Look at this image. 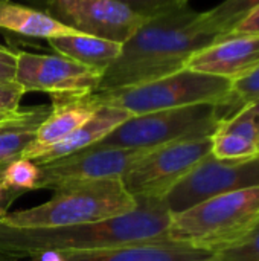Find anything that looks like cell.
Returning <instances> with one entry per match:
<instances>
[{
    "label": "cell",
    "mask_w": 259,
    "mask_h": 261,
    "mask_svg": "<svg viewBox=\"0 0 259 261\" xmlns=\"http://www.w3.org/2000/svg\"><path fill=\"white\" fill-rule=\"evenodd\" d=\"M221 35L206 12L188 5L145 20L104 70L95 92L139 86L185 69L188 60Z\"/></svg>",
    "instance_id": "obj_1"
},
{
    "label": "cell",
    "mask_w": 259,
    "mask_h": 261,
    "mask_svg": "<svg viewBox=\"0 0 259 261\" xmlns=\"http://www.w3.org/2000/svg\"><path fill=\"white\" fill-rule=\"evenodd\" d=\"M171 219L172 216L162 200H137L134 211L93 223L17 228L0 222V254L32 257L46 252H81L166 240Z\"/></svg>",
    "instance_id": "obj_2"
},
{
    "label": "cell",
    "mask_w": 259,
    "mask_h": 261,
    "mask_svg": "<svg viewBox=\"0 0 259 261\" xmlns=\"http://www.w3.org/2000/svg\"><path fill=\"white\" fill-rule=\"evenodd\" d=\"M137 200L125 190L122 179H99L64 184L37 206L6 213L0 222L17 228H53L101 222L128 214Z\"/></svg>",
    "instance_id": "obj_3"
},
{
    "label": "cell",
    "mask_w": 259,
    "mask_h": 261,
    "mask_svg": "<svg viewBox=\"0 0 259 261\" xmlns=\"http://www.w3.org/2000/svg\"><path fill=\"white\" fill-rule=\"evenodd\" d=\"M259 220V187L211 197L172 216L165 239L218 252L244 237Z\"/></svg>",
    "instance_id": "obj_4"
},
{
    "label": "cell",
    "mask_w": 259,
    "mask_h": 261,
    "mask_svg": "<svg viewBox=\"0 0 259 261\" xmlns=\"http://www.w3.org/2000/svg\"><path fill=\"white\" fill-rule=\"evenodd\" d=\"M92 93L99 106L118 107L134 116L195 104L226 107L231 101L232 81L185 67L139 86Z\"/></svg>",
    "instance_id": "obj_5"
},
{
    "label": "cell",
    "mask_w": 259,
    "mask_h": 261,
    "mask_svg": "<svg viewBox=\"0 0 259 261\" xmlns=\"http://www.w3.org/2000/svg\"><path fill=\"white\" fill-rule=\"evenodd\" d=\"M221 119L220 104H195L134 115L92 148L151 150L179 141L208 138Z\"/></svg>",
    "instance_id": "obj_6"
},
{
    "label": "cell",
    "mask_w": 259,
    "mask_h": 261,
    "mask_svg": "<svg viewBox=\"0 0 259 261\" xmlns=\"http://www.w3.org/2000/svg\"><path fill=\"white\" fill-rule=\"evenodd\" d=\"M211 151V136L179 141L147 150L125 173L122 184L136 200H162Z\"/></svg>",
    "instance_id": "obj_7"
},
{
    "label": "cell",
    "mask_w": 259,
    "mask_h": 261,
    "mask_svg": "<svg viewBox=\"0 0 259 261\" xmlns=\"http://www.w3.org/2000/svg\"><path fill=\"white\" fill-rule=\"evenodd\" d=\"M259 187V156L247 161H221L212 153L180 179L162 202L171 216L211 197Z\"/></svg>",
    "instance_id": "obj_8"
},
{
    "label": "cell",
    "mask_w": 259,
    "mask_h": 261,
    "mask_svg": "<svg viewBox=\"0 0 259 261\" xmlns=\"http://www.w3.org/2000/svg\"><path fill=\"white\" fill-rule=\"evenodd\" d=\"M44 8L49 15L76 32L121 44L147 20L119 0H44Z\"/></svg>",
    "instance_id": "obj_9"
},
{
    "label": "cell",
    "mask_w": 259,
    "mask_h": 261,
    "mask_svg": "<svg viewBox=\"0 0 259 261\" xmlns=\"http://www.w3.org/2000/svg\"><path fill=\"white\" fill-rule=\"evenodd\" d=\"M102 72L61 54L17 52L15 81L24 92L50 95L90 93L99 86Z\"/></svg>",
    "instance_id": "obj_10"
},
{
    "label": "cell",
    "mask_w": 259,
    "mask_h": 261,
    "mask_svg": "<svg viewBox=\"0 0 259 261\" xmlns=\"http://www.w3.org/2000/svg\"><path fill=\"white\" fill-rule=\"evenodd\" d=\"M147 150L131 148H85L66 158L38 164V190H53L64 184L122 179Z\"/></svg>",
    "instance_id": "obj_11"
},
{
    "label": "cell",
    "mask_w": 259,
    "mask_h": 261,
    "mask_svg": "<svg viewBox=\"0 0 259 261\" xmlns=\"http://www.w3.org/2000/svg\"><path fill=\"white\" fill-rule=\"evenodd\" d=\"M215 252L172 243L168 240L142 242L81 252H46L29 261H214Z\"/></svg>",
    "instance_id": "obj_12"
},
{
    "label": "cell",
    "mask_w": 259,
    "mask_h": 261,
    "mask_svg": "<svg viewBox=\"0 0 259 261\" xmlns=\"http://www.w3.org/2000/svg\"><path fill=\"white\" fill-rule=\"evenodd\" d=\"M258 66V34H227L192 55L185 67L234 83Z\"/></svg>",
    "instance_id": "obj_13"
},
{
    "label": "cell",
    "mask_w": 259,
    "mask_h": 261,
    "mask_svg": "<svg viewBox=\"0 0 259 261\" xmlns=\"http://www.w3.org/2000/svg\"><path fill=\"white\" fill-rule=\"evenodd\" d=\"M50 96V112L35 130V139L24 150L21 158L34 159L41 150L60 142L84 122H87L101 107L92 92Z\"/></svg>",
    "instance_id": "obj_14"
},
{
    "label": "cell",
    "mask_w": 259,
    "mask_h": 261,
    "mask_svg": "<svg viewBox=\"0 0 259 261\" xmlns=\"http://www.w3.org/2000/svg\"><path fill=\"white\" fill-rule=\"evenodd\" d=\"M212 154L221 161H247L259 156V122L249 106L220 121L211 136Z\"/></svg>",
    "instance_id": "obj_15"
},
{
    "label": "cell",
    "mask_w": 259,
    "mask_h": 261,
    "mask_svg": "<svg viewBox=\"0 0 259 261\" xmlns=\"http://www.w3.org/2000/svg\"><path fill=\"white\" fill-rule=\"evenodd\" d=\"M131 116L133 115L127 110L110 106H101L87 122H84L81 127H78L60 142L41 150L32 161H35L37 164H46L85 150L102 141L108 133H111L116 127H119Z\"/></svg>",
    "instance_id": "obj_16"
},
{
    "label": "cell",
    "mask_w": 259,
    "mask_h": 261,
    "mask_svg": "<svg viewBox=\"0 0 259 261\" xmlns=\"http://www.w3.org/2000/svg\"><path fill=\"white\" fill-rule=\"evenodd\" d=\"M0 28L27 38L44 40L76 34V31L60 23L46 11L12 0L0 2Z\"/></svg>",
    "instance_id": "obj_17"
},
{
    "label": "cell",
    "mask_w": 259,
    "mask_h": 261,
    "mask_svg": "<svg viewBox=\"0 0 259 261\" xmlns=\"http://www.w3.org/2000/svg\"><path fill=\"white\" fill-rule=\"evenodd\" d=\"M47 43L53 50H56V54L69 57L102 73L121 55L122 50L121 43L81 32H76L73 35L55 37L47 40Z\"/></svg>",
    "instance_id": "obj_18"
},
{
    "label": "cell",
    "mask_w": 259,
    "mask_h": 261,
    "mask_svg": "<svg viewBox=\"0 0 259 261\" xmlns=\"http://www.w3.org/2000/svg\"><path fill=\"white\" fill-rule=\"evenodd\" d=\"M40 167L35 161L18 158L0 170V182L5 190L24 194L38 190Z\"/></svg>",
    "instance_id": "obj_19"
},
{
    "label": "cell",
    "mask_w": 259,
    "mask_h": 261,
    "mask_svg": "<svg viewBox=\"0 0 259 261\" xmlns=\"http://www.w3.org/2000/svg\"><path fill=\"white\" fill-rule=\"evenodd\" d=\"M258 6L259 0H223L211 11H206V15L221 35H227Z\"/></svg>",
    "instance_id": "obj_20"
},
{
    "label": "cell",
    "mask_w": 259,
    "mask_h": 261,
    "mask_svg": "<svg viewBox=\"0 0 259 261\" xmlns=\"http://www.w3.org/2000/svg\"><path fill=\"white\" fill-rule=\"evenodd\" d=\"M256 101H259V66L246 76L232 83L231 101L226 107L221 106L223 119Z\"/></svg>",
    "instance_id": "obj_21"
},
{
    "label": "cell",
    "mask_w": 259,
    "mask_h": 261,
    "mask_svg": "<svg viewBox=\"0 0 259 261\" xmlns=\"http://www.w3.org/2000/svg\"><path fill=\"white\" fill-rule=\"evenodd\" d=\"M214 261H259V220L238 242L215 252Z\"/></svg>",
    "instance_id": "obj_22"
},
{
    "label": "cell",
    "mask_w": 259,
    "mask_h": 261,
    "mask_svg": "<svg viewBox=\"0 0 259 261\" xmlns=\"http://www.w3.org/2000/svg\"><path fill=\"white\" fill-rule=\"evenodd\" d=\"M35 130H18L0 135V170L14 159L21 158L24 150L34 142Z\"/></svg>",
    "instance_id": "obj_23"
},
{
    "label": "cell",
    "mask_w": 259,
    "mask_h": 261,
    "mask_svg": "<svg viewBox=\"0 0 259 261\" xmlns=\"http://www.w3.org/2000/svg\"><path fill=\"white\" fill-rule=\"evenodd\" d=\"M50 106L32 107L27 110H20V113L0 121V135L18 130H35L47 118Z\"/></svg>",
    "instance_id": "obj_24"
},
{
    "label": "cell",
    "mask_w": 259,
    "mask_h": 261,
    "mask_svg": "<svg viewBox=\"0 0 259 261\" xmlns=\"http://www.w3.org/2000/svg\"><path fill=\"white\" fill-rule=\"evenodd\" d=\"M139 15L150 18L188 5V0H119Z\"/></svg>",
    "instance_id": "obj_25"
},
{
    "label": "cell",
    "mask_w": 259,
    "mask_h": 261,
    "mask_svg": "<svg viewBox=\"0 0 259 261\" xmlns=\"http://www.w3.org/2000/svg\"><path fill=\"white\" fill-rule=\"evenodd\" d=\"M24 93V89L17 81L0 83V119L20 113V101Z\"/></svg>",
    "instance_id": "obj_26"
},
{
    "label": "cell",
    "mask_w": 259,
    "mask_h": 261,
    "mask_svg": "<svg viewBox=\"0 0 259 261\" xmlns=\"http://www.w3.org/2000/svg\"><path fill=\"white\" fill-rule=\"evenodd\" d=\"M17 52L0 44V83L15 81Z\"/></svg>",
    "instance_id": "obj_27"
},
{
    "label": "cell",
    "mask_w": 259,
    "mask_h": 261,
    "mask_svg": "<svg viewBox=\"0 0 259 261\" xmlns=\"http://www.w3.org/2000/svg\"><path fill=\"white\" fill-rule=\"evenodd\" d=\"M231 34H258L259 35V6L243 18Z\"/></svg>",
    "instance_id": "obj_28"
},
{
    "label": "cell",
    "mask_w": 259,
    "mask_h": 261,
    "mask_svg": "<svg viewBox=\"0 0 259 261\" xmlns=\"http://www.w3.org/2000/svg\"><path fill=\"white\" fill-rule=\"evenodd\" d=\"M12 202L14 200H2L0 202V217H3L8 213V210H9V206H11Z\"/></svg>",
    "instance_id": "obj_29"
},
{
    "label": "cell",
    "mask_w": 259,
    "mask_h": 261,
    "mask_svg": "<svg viewBox=\"0 0 259 261\" xmlns=\"http://www.w3.org/2000/svg\"><path fill=\"white\" fill-rule=\"evenodd\" d=\"M249 107L252 109L253 115L256 116V119H258V122H259V101H256V102H253V104H249Z\"/></svg>",
    "instance_id": "obj_30"
},
{
    "label": "cell",
    "mask_w": 259,
    "mask_h": 261,
    "mask_svg": "<svg viewBox=\"0 0 259 261\" xmlns=\"http://www.w3.org/2000/svg\"><path fill=\"white\" fill-rule=\"evenodd\" d=\"M0 261H14V260H9V257H8V255H2V254H0Z\"/></svg>",
    "instance_id": "obj_31"
},
{
    "label": "cell",
    "mask_w": 259,
    "mask_h": 261,
    "mask_svg": "<svg viewBox=\"0 0 259 261\" xmlns=\"http://www.w3.org/2000/svg\"><path fill=\"white\" fill-rule=\"evenodd\" d=\"M29 2H43L44 3V0H29Z\"/></svg>",
    "instance_id": "obj_32"
},
{
    "label": "cell",
    "mask_w": 259,
    "mask_h": 261,
    "mask_svg": "<svg viewBox=\"0 0 259 261\" xmlns=\"http://www.w3.org/2000/svg\"><path fill=\"white\" fill-rule=\"evenodd\" d=\"M0 2H8V0H0Z\"/></svg>",
    "instance_id": "obj_33"
},
{
    "label": "cell",
    "mask_w": 259,
    "mask_h": 261,
    "mask_svg": "<svg viewBox=\"0 0 259 261\" xmlns=\"http://www.w3.org/2000/svg\"><path fill=\"white\" fill-rule=\"evenodd\" d=\"M0 121H2V119H0Z\"/></svg>",
    "instance_id": "obj_34"
}]
</instances>
